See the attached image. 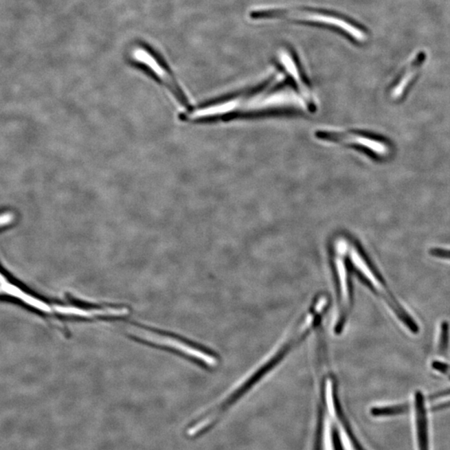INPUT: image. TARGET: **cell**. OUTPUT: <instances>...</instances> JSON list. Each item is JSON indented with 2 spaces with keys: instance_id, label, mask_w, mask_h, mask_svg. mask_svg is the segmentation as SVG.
I'll return each instance as SVG.
<instances>
[{
  "instance_id": "cell-1",
  "label": "cell",
  "mask_w": 450,
  "mask_h": 450,
  "mask_svg": "<svg viewBox=\"0 0 450 450\" xmlns=\"http://www.w3.org/2000/svg\"><path fill=\"white\" fill-rule=\"evenodd\" d=\"M326 347H318L319 404L315 450H365L352 431L338 394L337 379L328 369Z\"/></svg>"
},
{
  "instance_id": "cell-2",
  "label": "cell",
  "mask_w": 450,
  "mask_h": 450,
  "mask_svg": "<svg viewBox=\"0 0 450 450\" xmlns=\"http://www.w3.org/2000/svg\"><path fill=\"white\" fill-rule=\"evenodd\" d=\"M328 306H330V303L324 297L315 296L306 315L300 321L298 326H296L292 334L289 336L286 341L282 344L275 353L270 356L259 368H257L244 381L240 383L237 388L234 389L220 405L216 406V408L210 410L208 413L203 416L202 421L203 425L206 427L212 428L227 410L236 405L258 383H260L270 371H272L280 363L283 361V359L286 357L289 352L295 349L301 342H303L304 339L308 337L311 331L317 330L321 326L324 313L326 312Z\"/></svg>"
},
{
  "instance_id": "cell-3",
  "label": "cell",
  "mask_w": 450,
  "mask_h": 450,
  "mask_svg": "<svg viewBox=\"0 0 450 450\" xmlns=\"http://www.w3.org/2000/svg\"><path fill=\"white\" fill-rule=\"evenodd\" d=\"M250 16L256 21H275V19H287L315 23L330 27L340 31L346 36L357 42L365 41L368 32L359 23L343 16L341 14L328 10L315 9H303V8H287V9H260L254 10Z\"/></svg>"
},
{
  "instance_id": "cell-4",
  "label": "cell",
  "mask_w": 450,
  "mask_h": 450,
  "mask_svg": "<svg viewBox=\"0 0 450 450\" xmlns=\"http://www.w3.org/2000/svg\"><path fill=\"white\" fill-rule=\"evenodd\" d=\"M346 252L353 275L357 278L375 295L385 301L389 305L391 311L394 313L398 319H401V322L411 332L414 333V334H417L418 327L416 321L412 319V317L409 315L408 312L405 311L402 305L398 302L393 293L390 291L388 284L383 280L381 273L371 263L369 258L362 251L359 246L355 244V243L348 240Z\"/></svg>"
},
{
  "instance_id": "cell-5",
  "label": "cell",
  "mask_w": 450,
  "mask_h": 450,
  "mask_svg": "<svg viewBox=\"0 0 450 450\" xmlns=\"http://www.w3.org/2000/svg\"><path fill=\"white\" fill-rule=\"evenodd\" d=\"M347 241L344 237L336 238L330 258V269L338 308L335 324L336 335L341 334L344 330L354 304L353 273L347 256Z\"/></svg>"
},
{
  "instance_id": "cell-6",
  "label": "cell",
  "mask_w": 450,
  "mask_h": 450,
  "mask_svg": "<svg viewBox=\"0 0 450 450\" xmlns=\"http://www.w3.org/2000/svg\"><path fill=\"white\" fill-rule=\"evenodd\" d=\"M131 58L135 64L146 70L156 81L163 85L175 101L181 105L183 109L190 106L189 98L181 85H179L170 69L166 67V65L150 50L143 47H138L133 50Z\"/></svg>"
},
{
  "instance_id": "cell-7",
  "label": "cell",
  "mask_w": 450,
  "mask_h": 450,
  "mask_svg": "<svg viewBox=\"0 0 450 450\" xmlns=\"http://www.w3.org/2000/svg\"><path fill=\"white\" fill-rule=\"evenodd\" d=\"M317 138L330 142L343 143L358 146L363 150L373 153L378 157L385 158L390 155V148L388 144L373 137L358 135L355 133L319 131L316 133Z\"/></svg>"
},
{
  "instance_id": "cell-8",
  "label": "cell",
  "mask_w": 450,
  "mask_h": 450,
  "mask_svg": "<svg viewBox=\"0 0 450 450\" xmlns=\"http://www.w3.org/2000/svg\"><path fill=\"white\" fill-rule=\"evenodd\" d=\"M426 57L427 56L423 51L422 52L418 53L417 56L413 58L409 65L403 70L397 81L395 82L392 90H391V96H392L393 99H400V98L405 95L406 90L408 89L409 85L416 79L418 70L425 64Z\"/></svg>"
},
{
  "instance_id": "cell-9",
  "label": "cell",
  "mask_w": 450,
  "mask_h": 450,
  "mask_svg": "<svg viewBox=\"0 0 450 450\" xmlns=\"http://www.w3.org/2000/svg\"><path fill=\"white\" fill-rule=\"evenodd\" d=\"M416 425L418 450H429L428 418L425 397L420 391L416 394Z\"/></svg>"
},
{
  "instance_id": "cell-10",
  "label": "cell",
  "mask_w": 450,
  "mask_h": 450,
  "mask_svg": "<svg viewBox=\"0 0 450 450\" xmlns=\"http://www.w3.org/2000/svg\"><path fill=\"white\" fill-rule=\"evenodd\" d=\"M280 60L283 65L284 68L289 76H291L293 81H295L297 87H298L302 95L306 99L311 100V92L310 88H308L306 82H305L304 78L302 73H301V69L300 68L297 60L293 56V54L289 50L281 51L280 54Z\"/></svg>"
},
{
  "instance_id": "cell-11",
  "label": "cell",
  "mask_w": 450,
  "mask_h": 450,
  "mask_svg": "<svg viewBox=\"0 0 450 450\" xmlns=\"http://www.w3.org/2000/svg\"><path fill=\"white\" fill-rule=\"evenodd\" d=\"M408 410L407 405L374 407L370 409V414L374 418L400 416Z\"/></svg>"
},
{
  "instance_id": "cell-12",
  "label": "cell",
  "mask_w": 450,
  "mask_h": 450,
  "mask_svg": "<svg viewBox=\"0 0 450 450\" xmlns=\"http://www.w3.org/2000/svg\"><path fill=\"white\" fill-rule=\"evenodd\" d=\"M449 339V326L447 322L442 323L441 335L440 340L439 351L442 355H445L448 350Z\"/></svg>"
},
{
  "instance_id": "cell-13",
  "label": "cell",
  "mask_w": 450,
  "mask_h": 450,
  "mask_svg": "<svg viewBox=\"0 0 450 450\" xmlns=\"http://www.w3.org/2000/svg\"><path fill=\"white\" fill-rule=\"evenodd\" d=\"M429 253L434 257L450 260V249L434 248L430 249Z\"/></svg>"
},
{
  "instance_id": "cell-14",
  "label": "cell",
  "mask_w": 450,
  "mask_h": 450,
  "mask_svg": "<svg viewBox=\"0 0 450 450\" xmlns=\"http://www.w3.org/2000/svg\"><path fill=\"white\" fill-rule=\"evenodd\" d=\"M14 220V215L12 213H3L0 214V228L9 225Z\"/></svg>"
}]
</instances>
